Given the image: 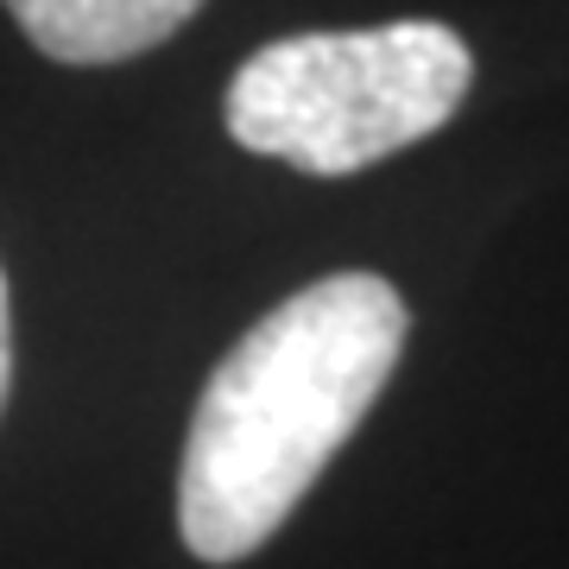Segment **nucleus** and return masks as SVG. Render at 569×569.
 I'll return each mask as SVG.
<instances>
[{"label":"nucleus","mask_w":569,"mask_h":569,"mask_svg":"<svg viewBox=\"0 0 569 569\" xmlns=\"http://www.w3.org/2000/svg\"><path fill=\"white\" fill-rule=\"evenodd\" d=\"M406 298L380 272H329L266 310L209 373L178 468V531L241 563L298 512L406 355Z\"/></svg>","instance_id":"1"},{"label":"nucleus","mask_w":569,"mask_h":569,"mask_svg":"<svg viewBox=\"0 0 569 569\" xmlns=\"http://www.w3.org/2000/svg\"><path fill=\"white\" fill-rule=\"evenodd\" d=\"M475 58L443 20L367 32H291L260 44L228 82V140L310 178H348L430 140L462 108Z\"/></svg>","instance_id":"2"},{"label":"nucleus","mask_w":569,"mask_h":569,"mask_svg":"<svg viewBox=\"0 0 569 569\" xmlns=\"http://www.w3.org/2000/svg\"><path fill=\"white\" fill-rule=\"evenodd\" d=\"M20 32L58 63H127L203 13V0H7Z\"/></svg>","instance_id":"3"},{"label":"nucleus","mask_w":569,"mask_h":569,"mask_svg":"<svg viewBox=\"0 0 569 569\" xmlns=\"http://www.w3.org/2000/svg\"><path fill=\"white\" fill-rule=\"evenodd\" d=\"M13 387V310H7V272H0V406Z\"/></svg>","instance_id":"4"}]
</instances>
